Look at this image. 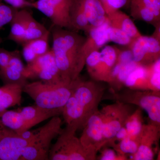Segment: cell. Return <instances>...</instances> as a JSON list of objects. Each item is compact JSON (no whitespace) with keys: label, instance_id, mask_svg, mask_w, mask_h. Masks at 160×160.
Instances as JSON below:
<instances>
[{"label":"cell","instance_id":"9","mask_svg":"<svg viewBox=\"0 0 160 160\" xmlns=\"http://www.w3.org/2000/svg\"><path fill=\"white\" fill-rule=\"evenodd\" d=\"M72 0H37L32 2V8L49 18L53 26L72 30L70 12Z\"/></svg>","mask_w":160,"mask_h":160},{"label":"cell","instance_id":"32","mask_svg":"<svg viewBox=\"0 0 160 160\" xmlns=\"http://www.w3.org/2000/svg\"><path fill=\"white\" fill-rule=\"evenodd\" d=\"M18 9L0 2V32L4 26L10 23ZM2 42L0 35V45Z\"/></svg>","mask_w":160,"mask_h":160},{"label":"cell","instance_id":"18","mask_svg":"<svg viewBox=\"0 0 160 160\" xmlns=\"http://www.w3.org/2000/svg\"><path fill=\"white\" fill-rule=\"evenodd\" d=\"M18 110L31 128L45 120L62 114V110L45 109L36 105L23 107Z\"/></svg>","mask_w":160,"mask_h":160},{"label":"cell","instance_id":"6","mask_svg":"<svg viewBox=\"0 0 160 160\" xmlns=\"http://www.w3.org/2000/svg\"><path fill=\"white\" fill-rule=\"evenodd\" d=\"M115 98L118 102L138 106L147 112L151 124L160 126V92L129 90L118 94Z\"/></svg>","mask_w":160,"mask_h":160},{"label":"cell","instance_id":"30","mask_svg":"<svg viewBox=\"0 0 160 160\" xmlns=\"http://www.w3.org/2000/svg\"><path fill=\"white\" fill-rule=\"evenodd\" d=\"M147 66L148 69V88L152 91L160 92V58Z\"/></svg>","mask_w":160,"mask_h":160},{"label":"cell","instance_id":"41","mask_svg":"<svg viewBox=\"0 0 160 160\" xmlns=\"http://www.w3.org/2000/svg\"><path fill=\"white\" fill-rule=\"evenodd\" d=\"M4 128H5V127L0 126V139L2 138L3 133H4Z\"/></svg>","mask_w":160,"mask_h":160},{"label":"cell","instance_id":"15","mask_svg":"<svg viewBox=\"0 0 160 160\" xmlns=\"http://www.w3.org/2000/svg\"><path fill=\"white\" fill-rule=\"evenodd\" d=\"M25 68L20 51L13 50L8 66L4 70L0 72V79L4 84L13 83L24 86L27 83V80L24 76Z\"/></svg>","mask_w":160,"mask_h":160},{"label":"cell","instance_id":"27","mask_svg":"<svg viewBox=\"0 0 160 160\" xmlns=\"http://www.w3.org/2000/svg\"><path fill=\"white\" fill-rule=\"evenodd\" d=\"M49 32L50 31L44 25L37 21L29 12L27 16L24 43L42 37Z\"/></svg>","mask_w":160,"mask_h":160},{"label":"cell","instance_id":"23","mask_svg":"<svg viewBox=\"0 0 160 160\" xmlns=\"http://www.w3.org/2000/svg\"><path fill=\"white\" fill-rule=\"evenodd\" d=\"M1 125L16 133H22L31 128L18 110H7L0 119Z\"/></svg>","mask_w":160,"mask_h":160},{"label":"cell","instance_id":"7","mask_svg":"<svg viewBox=\"0 0 160 160\" xmlns=\"http://www.w3.org/2000/svg\"><path fill=\"white\" fill-rule=\"evenodd\" d=\"M24 76L27 80L38 79L46 82L63 81L51 49L45 54L27 63L24 69Z\"/></svg>","mask_w":160,"mask_h":160},{"label":"cell","instance_id":"34","mask_svg":"<svg viewBox=\"0 0 160 160\" xmlns=\"http://www.w3.org/2000/svg\"><path fill=\"white\" fill-rule=\"evenodd\" d=\"M107 16L126 6L128 0H100Z\"/></svg>","mask_w":160,"mask_h":160},{"label":"cell","instance_id":"21","mask_svg":"<svg viewBox=\"0 0 160 160\" xmlns=\"http://www.w3.org/2000/svg\"><path fill=\"white\" fill-rule=\"evenodd\" d=\"M107 18L110 26L122 30L132 38L134 39L142 35L130 17L122 11L118 10Z\"/></svg>","mask_w":160,"mask_h":160},{"label":"cell","instance_id":"24","mask_svg":"<svg viewBox=\"0 0 160 160\" xmlns=\"http://www.w3.org/2000/svg\"><path fill=\"white\" fill-rule=\"evenodd\" d=\"M70 18L72 28L73 31L82 30L87 34L93 27L89 24L77 0H72Z\"/></svg>","mask_w":160,"mask_h":160},{"label":"cell","instance_id":"36","mask_svg":"<svg viewBox=\"0 0 160 160\" xmlns=\"http://www.w3.org/2000/svg\"><path fill=\"white\" fill-rule=\"evenodd\" d=\"M12 51L0 47V72L6 69L11 59Z\"/></svg>","mask_w":160,"mask_h":160},{"label":"cell","instance_id":"28","mask_svg":"<svg viewBox=\"0 0 160 160\" xmlns=\"http://www.w3.org/2000/svg\"><path fill=\"white\" fill-rule=\"evenodd\" d=\"M143 125L142 112L139 108L129 115L124 126L126 127L129 137L138 140Z\"/></svg>","mask_w":160,"mask_h":160},{"label":"cell","instance_id":"26","mask_svg":"<svg viewBox=\"0 0 160 160\" xmlns=\"http://www.w3.org/2000/svg\"><path fill=\"white\" fill-rule=\"evenodd\" d=\"M130 12L135 19L144 21L153 26L160 22V20L138 0H130Z\"/></svg>","mask_w":160,"mask_h":160},{"label":"cell","instance_id":"1","mask_svg":"<svg viewBox=\"0 0 160 160\" xmlns=\"http://www.w3.org/2000/svg\"><path fill=\"white\" fill-rule=\"evenodd\" d=\"M104 91L100 84L79 78L62 112L66 126L76 131L83 129L89 118L98 110Z\"/></svg>","mask_w":160,"mask_h":160},{"label":"cell","instance_id":"13","mask_svg":"<svg viewBox=\"0 0 160 160\" xmlns=\"http://www.w3.org/2000/svg\"><path fill=\"white\" fill-rule=\"evenodd\" d=\"M109 26L108 19L106 22L98 27H93L87 33V38L80 52L79 66L82 72L87 57L91 52L99 51L107 43L109 42L108 29Z\"/></svg>","mask_w":160,"mask_h":160},{"label":"cell","instance_id":"3","mask_svg":"<svg viewBox=\"0 0 160 160\" xmlns=\"http://www.w3.org/2000/svg\"><path fill=\"white\" fill-rule=\"evenodd\" d=\"M79 78L71 82L62 81L51 83L38 80L27 82L23 86V92L28 94L37 106L62 112Z\"/></svg>","mask_w":160,"mask_h":160},{"label":"cell","instance_id":"4","mask_svg":"<svg viewBox=\"0 0 160 160\" xmlns=\"http://www.w3.org/2000/svg\"><path fill=\"white\" fill-rule=\"evenodd\" d=\"M62 120L58 116L35 129L33 139L23 150L21 160H49L51 143L62 131Z\"/></svg>","mask_w":160,"mask_h":160},{"label":"cell","instance_id":"38","mask_svg":"<svg viewBox=\"0 0 160 160\" xmlns=\"http://www.w3.org/2000/svg\"><path fill=\"white\" fill-rule=\"evenodd\" d=\"M121 158L118 157L115 152L112 149H104L100 155L99 159L101 160H119ZM122 160V159H121Z\"/></svg>","mask_w":160,"mask_h":160},{"label":"cell","instance_id":"17","mask_svg":"<svg viewBox=\"0 0 160 160\" xmlns=\"http://www.w3.org/2000/svg\"><path fill=\"white\" fill-rule=\"evenodd\" d=\"M23 87L22 85L13 83L0 86V119L9 108L21 104Z\"/></svg>","mask_w":160,"mask_h":160},{"label":"cell","instance_id":"12","mask_svg":"<svg viewBox=\"0 0 160 160\" xmlns=\"http://www.w3.org/2000/svg\"><path fill=\"white\" fill-rule=\"evenodd\" d=\"M128 48L133 61L140 66H149L160 58V42L151 36L142 35L134 39Z\"/></svg>","mask_w":160,"mask_h":160},{"label":"cell","instance_id":"25","mask_svg":"<svg viewBox=\"0 0 160 160\" xmlns=\"http://www.w3.org/2000/svg\"><path fill=\"white\" fill-rule=\"evenodd\" d=\"M147 66H138L129 73L123 85L131 89H148Z\"/></svg>","mask_w":160,"mask_h":160},{"label":"cell","instance_id":"40","mask_svg":"<svg viewBox=\"0 0 160 160\" xmlns=\"http://www.w3.org/2000/svg\"><path fill=\"white\" fill-rule=\"evenodd\" d=\"M154 27L155 29L151 36L160 42V22L156 24Z\"/></svg>","mask_w":160,"mask_h":160},{"label":"cell","instance_id":"37","mask_svg":"<svg viewBox=\"0 0 160 160\" xmlns=\"http://www.w3.org/2000/svg\"><path fill=\"white\" fill-rule=\"evenodd\" d=\"M9 5L17 9L32 8V2L27 0H4Z\"/></svg>","mask_w":160,"mask_h":160},{"label":"cell","instance_id":"14","mask_svg":"<svg viewBox=\"0 0 160 160\" xmlns=\"http://www.w3.org/2000/svg\"><path fill=\"white\" fill-rule=\"evenodd\" d=\"M159 135L160 126L151 123L149 125H143L138 137V148L133 155L132 159L153 160L155 155L153 146L158 141Z\"/></svg>","mask_w":160,"mask_h":160},{"label":"cell","instance_id":"16","mask_svg":"<svg viewBox=\"0 0 160 160\" xmlns=\"http://www.w3.org/2000/svg\"><path fill=\"white\" fill-rule=\"evenodd\" d=\"M120 49L114 46H106L102 49L97 81L109 83L112 72L117 62Z\"/></svg>","mask_w":160,"mask_h":160},{"label":"cell","instance_id":"22","mask_svg":"<svg viewBox=\"0 0 160 160\" xmlns=\"http://www.w3.org/2000/svg\"><path fill=\"white\" fill-rule=\"evenodd\" d=\"M27 9H18L10 22V29L7 39L22 45L24 43L27 16Z\"/></svg>","mask_w":160,"mask_h":160},{"label":"cell","instance_id":"5","mask_svg":"<svg viewBox=\"0 0 160 160\" xmlns=\"http://www.w3.org/2000/svg\"><path fill=\"white\" fill-rule=\"evenodd\" d=\"M76 131L67 126L62 129L56 142L50 149L49 160H93L83 147L80 139L76 136Z\"/></svg>","mask_w":160,"mask_h":160},{"label":"cell","instance_id":"33","mask_svg":"<svg viewBox=\"0 0 160 160\" xmlns=\"http://www.w3.org/2000/svg\"><path fill=\"white\" fill-rule=\"evenodd\" d=\"M101 61V53L99 51L91 52L87 57L85 62L88 73L93 80L96 81L98 72Z\"/></svg>","mask_w":160,"mask_h":160},{"label":"cell","instance_id":"8","mask_svg":"<svg viewBox=\"0 0 160 160\" xmlns=\"http://www.w3.org/2000/svg\"><path fill=\"white\" fill-rule=\"evenodd\" d=\"M34 130L16 133L5 127L0 139V160H21L24 149L32 142Z\"/></svg>","mask_w":160,"mask_h":160},{"label":"cell","instance_id":"39","mask_svg":"<svg viewBox=\"0 0 160 160\" xmlns=\"http://www.w3.org/2000/svg\"><path fill=\"white\" fill-rule=\"evenodd\" d=\"M128 136V133L125 126L122 127L120 130L118 132L113 138L108 142L107 144H110V143L113 142L115 141H119L120 140L123 139Z\"/></svg>","mask_w":160,"mask_h":160},{"label":"cell","instance_id":"11","mask_svg":"<svg viewBox=\"0 0 160 160\" xmlns=\"http://www.w3.org/2000/svg\"><path fill=\"white\" fill-rule=\"evenodd\" d=\"M83 129L79 138L81 142L93 159L95 160L98 151L107 145L103 134L102 121L100 110L91 116Z\"/></svg>","mask_w":160,"mask_h":160},{"label":"cell","instance_id":"20","mask_svg":"<svg viewBox=\"0 0 160 160\" xmlns=\"http://www.w3.org/2000/svg\"><path fill=\"white\" fill-rule=\"evenodd\" d=\"M50 32L42 37L31 40L24 43L22 54L27 63L45 54L50 50L49 45Z\"/></svg>","mask_w":160,"mask_h":160},{"label":"cell","instance_id":"19","mask_svg":"<svg viewBox=\"0 0 160 160\" xmlns=\"http://www.w3.org/2000/svg\"><path fill=\"white\" fill-rule=\"evenodd\" d=\"M77 1L92 26L98 27L108 20L107 14L100 0Z\"/></svg>","mask_w":160,"mask_h":160},{"label":"cell","instance_id":"35","mask_svg":"<svg viewBox=\"0 0 160 160\" xmlns=\"http://www.w3.org/2000/svg\"><path fill=\"white\" fill-rule=\"evenodd\" d=\"M160 20V0H138Z\"/></svg>","mask_w":160,"mask_h":160},{"label":"cell","instance_id":"2","mask_svg":"<svg viewBox=\"0 0 160 160\" xmlns=\"http://www.w3.org/2000/svg\"><path fill=\"white\" fill-rule=\"evenodd\" d=\"M51 33V49L56 62L64 81L71 82L79 77L80 50L86 38L77 31L53 26Z\"/></svg>","mask_w":160,"mask_h":160},{"label":"cell","instance_id":"10","mask_svg":"<svg viewBox=\"0 0 160 160\" xmlns=\"http://www.w3.org/2000/svg\"><path fill=\"white\" fill-rule=\"evenodd\" d=\"M100 112L102 121L103 134L107 144L125 126L126 119L131 113L130 106L128 104L118 101L103 107Z\"/></svg>","mask_w":160,"mask_h":160},{"label":"cell","instance_id":"29","mask_svg":"<svg viewBox=\"0 0 160 160\" xmlns=\"http://www.w3.org/2000/svg\"><path fill=\"white\" fill-rule=\"evenodd\" d=\"M118 144L113 143L110 145L112 146L122 160L124 159L123 158H126L125 154L133 155L137 151L139 146V141L138 139L128 136L127 137L120 140Z\"/></svg>","mask_w":160,"mask_h":160},{"label":"cell","instance_id":"31","mask_svg":"<svg viewBox=\"0 0 160 160\" xmlns=\"http://www.w3.org/2000/svg\"><path fill=\"white\" fill-rule=\"evenodd\" d=\"M108 35L109 42H113L127 47L131 45L134 40L122 30L112 27L110 25L108 29Z\"/></svg>","mask_w":160,"mask_h":160}]
</instances>
